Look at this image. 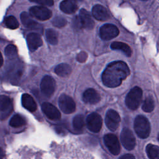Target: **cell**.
Segmentation results:
<instances>
[{
  "label": "cell",
  "mask_w": 159,
  "mask_h": 159,
  "mask_svg": "<svg viewBox=\"0 0 159 159\" xmlns=\"http://www.w3.org/2000/svg\"><path fill=\"white\" fill-rule=\"evenodd\" d=\"M154 107H155V103L153 98L150 96L146 98L142 105V109L145 112H150L153 110Z\"/></svg>",
  "instance_id": "obj_27"
},
{
  "label": "cell",
  "mask_w": 159,
  "mask_h": 159,
  "mask_svg": "<svg viewBox=\"0 0 159 159\" xmlns=\"http://www.w3.org/2000/svg\"><path fill=\"white\" fill-rule=\"evenodd\" d=\"M31 2L38 3L41 5L51 6L53 4V0H29Z\"/></svg>",
  "instance_id": "obj_31"
},
{
  "label": "cell",
  "mask_w": 159,
  "mask_h": 159,
  "mask_svg": "<svg viewBox=\"0 0 159 159\" xmlns=\"http://www.w3.org/2000/svg\"><path fill=\"white\" fill-rule=\"evenodd\" d=\"M46 39L48 43L52 45H56L58 42V34L52 29H47L45 31Z\"/></svg>",
  "instance_id": "obj_25"
},
{
  "label": "cell",
  "mask_w": 159,
  "mask_h": 159,
  "mask_svg": "<svg viewBox=\"0 0 159 159\" xmlns=\"http://www.w3.org/2000/svg\"><path fill=\"white\" fill-rule=\"evenodd\" d=\"M146 152L148 158L159 159V147L153 144H148L146 147Z\"/></svg>",
  "instance_id": "obj_24"
},
{
  "label": "cell",
  "mask_w": 159,
  "mask_h": 159,
  "mask_svg": "<svg viewBox=\"0 0 159 159\" xmlns=\"http://www.w3.org/2000/svg\"><path fill=\"white\" fill-rule=\"evenodd\" d=\"M158 141H159V134H158Z\"/></svg>",
  "instance_id": "obj_34"
},
{
  "label": "cell",
  "mask_w": 159,
  "mask_h": 159,
  "mask_svg": "<svg viewBox=\"0 0 159 159\" xmlns=\"http://www.w3.org/2000/svg\"><path fill=\"white\" fill-rule=\"evenodd\" d=\"M120 158H123V159H134L135 158L134 156H133L131 154H126L125 155H123L120 157Z\"/></svg>",
  "instance_id": "obj_32"
},
{
  "label": "cell",
  "mask_w": 159,
  "mask_h": 159,
  "mask_svg": "<svg viewBox=\"0 0 159 159\" xmlns=\"http://www.w3.org/2000/svg\"><path fill=\"white\" fill-rule=\"evenodd\" d=\"M26 121L24 117L20 114H15L9 121V125L13 127H19L25 125Z\"/></svg>",
  "instance_id": "obj_23"
},
{
  "label": "cell",
  "mask_w": 159,
  "mask_h": 159,
  "mask_svg": "<svg viewBox=\"0 0 159 159\" xmlns=\"http://www.w3.org/2000/svg\"><path fill=\"white\" fill-rule=\"evenodd\" d=\"M120 122V116L116 111L113 109L107 111L106 115L105 123L109 129L111 131H115L118 128Z\"/></svg>",
  "instance_id": "obj_9"
},
{
  "label": "cell",
  "mask_w": 159,
  "mask_h": 159,
  "mask_svg": "<svg viewBox=\"0 0 159 159\" xmlns=\"http://www.w3.org/2000/svg\"><path fill=\"white\" fill-rule=\"evenodd\" d=\"M92 13L94 18L98 20L105 21L109 19V14L107 9L102 6L97 4L93 7Z\"/></svg>",
  "instance_id": "obj_17"
},
{
  "label": "cell",
  "mask_w": 159,
  "mask_h": 159,
  "mask_svg": "<svg viewBox=\"0 0 159 159\" xmlns=\"http://www.w3.org/2000/svg\"><path fill=\"white\" fill-rule=\"evenodd\" d=\"M101 99L99 94L94 89L89 88L86 89L83 94V100L84 102L95 104L98 103Z\"/></svg>",
  "instance_id": "obj_16"
},
{
  "label": "cell",
  "mask_w": 159,
  "mask_h": 159,
  "mask_svg": "<svg viewBox=\"0 0 159 159\" xmlns=\"http://www.w3.org/2000/svg\"><path fill=\"white\" fill-rule=\"evenodd\" d=\"M42 40L38 34L30 33L27 37V43L29 49L31 52L35 51L42 45Z\"/></svg>",
  "instance_id": "obj_15"
},
{
  "label": "cell",
  "mask_w": 159,
  "mask_h": 159,
  "mask_svg": "<svg viewBox=\"0 0 159 159\" xmlns=\"http://www.w3.org/2000/svg\"><path fill=\"white\" fill-rule=\"evenodd\" d=\"M102 118L99 114L96 112L90 114L86 119L87 127L93 132H98L102 127Z\"/></svg>",
  "instance_id": "obj_10"
},
{
  "label": "cell",
  "mask_w": 159,
  "mask_h": 159,
  "mask_svg": "<svg viewBox=\"0 0 159 159\" xmlns=\"http://www.w3.org/2000/svg\"><path fill=\"white\" fill-rule=\"evenodd\" d=\"M40 89L42 93L46 96L50 97L55 90V81L50 76H45L40 83Z\"/></svg>",
  "instance_id": "obj_11"
},
{
  "label": "cell",
  "mask_w": 159,
  "mask_h": 159,
  "mask_svg": "<svg viewBox=\"0 0 159 159\" xmlns=\"http://www.w3.org/2000/svg\"><path fill=\"white\" fill-rule=\"evenodd\" d=\"M71 71L70 65L66 63H61L57 65L55 68V73L60 76L66 77L68 76Z\"/></svg>",
  "instance_id": "obj_22"
},
{
  "label": "cell",
  "mask_w": 159,
  "mask_h": 159,
  "mask_svg": "<svg viewBox=\"0 0 159 159\" xmlns=\"http://www.w3.org/2000/svg\"><path fill=\"white\" fill-rule=\"evenodd\" d=\"M134 129L137 135L141 139L148 137L150 133V125L148 119L143 116L139 115L134 120Z\"/></svg>",
  "instance_id": "obj_2"
},
{
  "label": "cell",
  "mask_w": 159,
  "mask_h": 159,
  "mask_svg": "<svg viewBox=\"0 0 159 159\" xmlns=\"http://www.w3.org/2000/svg\"><path fill=\"white\" fill-rule=\"evenodd\" d=\"M73 127L77 130H81L84 125V117L81 114L76 116L73 120Z\"/></svg>",
  "instance_id": "obj_28"
},
{
  "label": "cell",
  "mask_w": 159,
  "mask_h": 159,
  "mask_svg": "<svg viewBox=\"0 0 159 159\" xmlns=\"http://www.w3.org/2000/svg\"><path fill=\"white\" fill-rule=\"evenodd\" d=\"M111 48L112 50H120L127 57H130L132 50L130 47L126 43L120 42H114L111 45Z\"/></svg>",
  "instance_id": "obj_21"
},
{
  "label": "cell",
  "mask_w": 159,
  "mask_h": 159,
  "mask_svg": "<svg viewBox=\"0 0 159 159\" xmlns=\"http://www.w3.org/2000/svg\"><path fill=\"white\" fill-rule=\"evenodd\" d=\"M58 104L60 109L65 114L72 113L76 109V104L73 99L65 94H63L60 96Z\"/></svg>",
  "instance_id": "obj_5"
},
{
  "label": "cell",
  "mask_w": 159,
  "mask_h": 159,
  "mask_svg": "<svg viewBox=\"0 0 159 159\" xmlns=\"http://www.w3.org/2000/svg\"><path fill=\"white\" fill-rule=\"evenodd\" d=\"M32 16L40 20H45L52 17V12L44 6H33L29 9Z\"/></svg>",
  "instance_id": "obj_13"
},
{
  "label": "cell",
  "mask_w": 159,
  "mask_h": 159,
  "mask_svg": "<svg viewBox=\"0 0 159 159\" xmlns=\"http://www.w3.org/2000/svg\"><path fill=\"white\" fill-rule=\"evenodd\" d=\"M4 53L6 56L10 60L14 59L17 55V50L16 46L9 44L5 48Z\"/></svg>",
  "instance_id": "obj_26"
},
{
  "label": "cell",
  "mask_w": 159,
  "mask_h": 159,
  "mask_svg": "<svg viewBox=\"0 0 159 159\" xmlns=\"http://www.w3.org/2000/svg\"><path fill=\"white\" fill-rule=\"evenodd\" d=\"M22 104L24 107L30 112H34L37 109V104L33 98L29 94H23L21 98Z\"/></svg>",
  "instance_id": "obj_19"
},
{
  "label": "cell",
  "mask_w": 159,
  "mask_h": 159,
  "mask_svg": "<svg viewBox=\"0 0 159 159\" xmlns=\"http://www.w3.org/2000/svg\"><path fill=\"white\" fill-rule=\"evenodd\" d=\"M42 110L45 116L51 120H57L61 117L60 112L56 107L49 102H44L42 104Z\"/></svg>",
  "instance_id": "obj_14"
},
{
  "label": "cell",
  "mask_w": 159,
  "mask_h": 159,
  "mask_svg": "<svg viewBox=\"0 0 159 159\" xmlns=\"http://www.w3.org/2000/svg\"><path fill=\"white\" fill-rule=\"evenodd\" d=\"M120 140L123 146L128 150H131L135 146V139L132 132L128 128H124L120 134Z\"/></svg>",
  "instance_id": "obj_7"
},
{
  "label": "cell",
  "mask_w": 159,
  "mask_h": 159,
  "mask_svg": "<svg viewBox=\"0 0 159 159\" xmlns=\"http://www.w3.org/2000/svg\"><path fill=\"white\" fill-rule=\"evenodd\" d=\"M142 1H147V0H142Z\"/></svg>",
  "instance_id": "obj_35"
},
{
  "label": "cell",
  "mask_w": 159,
  "mask_h": 159,
  "mask_svg": "<svg viewBox=\"0 0 159 159\" xmlns=\"http://www.w3.org/2000/svg\"><path fill=\"white\" fill-rule=\"evenodd\" d=\"M142 90L139 87L133 88L125 98V104L131 110L137 109L142 100Z\"/></svg>",
  "instance_id": "obj_3"
},
{
  "label": "cell",
  "mask_w": 159,
  "mask_h": 159,
  "mask_svg": "<svg viewBox=\"0 0 159 159\" xmlns=\"http://www.w3.org/2000/svg\"><path fill=\"white\" fill-rule=\"evenodd\" d=\"M61 11L66 14H73L78 8L75 0H63L60 4Z\"/></svg>",
  "instance_id": "obj_20"
},
{
  "label": "cell",
  "mask_w": 159,
  "mask_h": 159,
  "mask_svg": "<svg viewBox=\"0 0 159 159\" xmlns=\"http://www.w3.org/2000/svg\"><path fill=\"white\" fill-rule=\"evenodd\" d=\"M2 62H3V58H2V57L1 55V66L2 65Z\"/></svg>",
  "instance_id": "obj_33"
},
{
  "label": "cell",
  "mask_w": 159,
  "mask_h": 159,
  "mask_svg": "<svg viewBox=\"0 0 159 159\" xmlns=\"http://www.w3.org/2000/svg\"><path fill=\"white\" fill-rule=\"evenodd\" d=\"M20 19L22 24L27 28L34 30H39L42 29L40 24L34 20L30 16L25 12H23L20 14Z\"/></svg>",
  "instance_id": "obj_18"
},
{
  "label": "cell",
  "mask_w": 159,
  "mask_h": 159,
  "mask_svg": "<svg viewBox=\"0 0 159 159\" xmlns=\"http://www.w3.org/2000/svg\"><path fill=\"white\" fill-rule=\"evenodd\" d=\"M104 141L106 146L110 152L115 155L119 153L120 147L117 137L112 134H107L104 137Z\"/></svg>",
  "instance_id": "obj_8"
},
{
  "label": "cell",
  "mask_w": 159,
  "mask_h": 159,
  "mask_svg": "<svg viewBox=\"0 0 159 159\" xmlns=\"http://www.w3.org/2000/svg\"><path fill=\"white\" fill-rule=\"evenodd\" d=\"M52 24L54 26L57 27H62L65 26L66 24V20L62 17H56L52 20Z\"/></svg>",
  "instance_id": "obj_30"
},
{
  "label": "cell",
  "mask_w": 159,
  "mask_h": 159,
  "mask_svg": "<svg viewBox=\"0 0 159 159\" xmlns=\"http://www.w3.org/2000/svg\"><path fill=\"white\" fill-rule=\"evenodd\" d=\"M1 107H0V114L1 119H6L12 112L13 109L12 101L9 97L1 95Z\"/></svg>",
  "instance_id": "obj_12"
},
{
  "label": "cell",
  "mask_w": 159,
  "mask_h": 159,
  "mask_svg": "<svg viewBox=\"0 0 159 159\" xmlns=\"http://www.w3.org/2000/svg\"><path fill=\"white\" fill-rule=\"evenodd\" d=\"M130 74L127 65L122 61H115L110 63L102 75L103 84L109 88L119 86Z\"/></svg>",
  "instance_id": "obj_1"
},
{
  "label": "cell",
  "mask_w": 159,
  "mask_h": 159,
  "mask_svg": "<svg viewBox=\"0 0 159 159\" xmlns=\"http://www.w3.org/2000/svg\"><path fill=\"white\" fill-rule=\"evenodd\" d=\"M80 1H82V0H80Z\"/></svg>",
  "instance_id": "obj_36"
},
{
  "label": "cell",
  "mask_w": 159,
  "mask_h": 159,
  "mask_svg": "<svg viewBox=\"0 0 159 159\" xmlns=\"http://www.w3.org/2000/svg\"><path fill=\"white\" fill-rule=\"evenodd\" d=\"M75 27L91 30L94 26V22L89 13L84 9H81L78 17H76L74 21Z\"/></svg>",
  "instance_id": "obj_4"
},
{
  "label": "cell",
  "mask_w": 159,
  "mask_h": 159,
  "mask_svg": "<svg viewBox=\"0 0 159 159\" xmlns=\"http://www.w3.org/2000/svg\"><path fill=\"white\" fill-rule=\"evenodd\" d=\"M4 23L6 27L11 29H16L19 25V22L16 19V18L12 16H10L6 17L5 19Z\"/></svg>",
  "instance_id": "obj_29"
},
{
  "label": "cell",
  "mask_w": 159,
  "mask_h": 159,
  "mask_svg": "<svg viewBox=\"0 0 159 159\" xmlns=\"http://www.w3.org/2000/svg\"><path fill=\"white\" fill-rule=\"evenodd\" d=\"M119 33L117 27L111 24L103 25L99 29V35L101 39L109 40L117 37Z\"/></svg>",
  "instance_id": "obj_6"
}]
</instances>
